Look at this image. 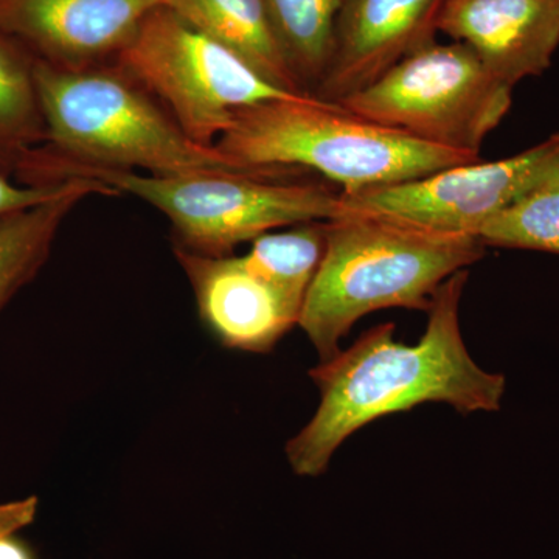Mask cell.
<instances>
[{"label":"cell","mask_w":559,"mask_h":559,"mask_svg":"<svg viewBox=\"0 0 559 559\" xmlns=\"http://www.w3.org/2000/svg\"><path fill=\"white\" fill-rule=\"evenodd\" d=\"M468 278V270H463L441 283L417 344L396 341L395 325L382 323L310 370L319 406L285 450L297 476H322L356 430L419 404H450L460 414L500 411L506 377L481 369L460 329V304Z\"/></svg>","instance_id":"obj_1"},{"label":"cell","mask_w":559,"mask_h":559,"mask_svg":"<svg viewBox=\"0 0 559 559\" xmlns=\"http://www.w3.org/2000/svg\"><path fill=\"white\" fill-rule=\"evenodd\" d=\"M325 253L299 320L320 362L337 355L345 334L370 312H428L441 283L487 253L474 235L423 229L369 213L344 212L325 221Z\"/></svg>","instance_id":"obj_2"},{"label":"cell","mask_w":559,"mask_h":559,"mask_svg":"<svg viewBox=\"0 0 559 559\" xmlns=\"http://www.w3.org/2000/svg\"><path fill=\"white\" fill-rule=\"evenodd\" d=\"M21 168L31 183L91 179L139 198L170 219L176 248L204 257L231 255L267 231L344 213L341 191L280 180L290 171L139 175L60 159L44 150L28 154Z\"/></svg>","instance_id":"obj_3"},{"label":"cell","mask_w":559,"mask_h":559,"mask_svg":"<svg viewBox=\"0 0 559 559\" xmlns=\"http://www.w3.org/2000/svg\"><path fill=\"white\" fill-rule=\"evenodd\" d=\"M35 80L50 142L44 151L60 159L156 176L296 171L250 168L194 142L117 66L64 69L35 60Z\"/></svg>","instance_id":"obj_4"},{"label":"cell","mask_w":559,"mask_h":559,"mask_svg":"<svg viewBox=\"0 0 559 559\" xmlns=\"http://www.w3.org/2000/svg\"><path fill=\"white\" fill-rule=\"evenodd\" d=\"M215 145L259 170L310 168L340 183L341 193L425 178L480 159L419 142L316 97L237 110Z\"/></svg>","instance_id":"obj_5"},{"label":"cell","mask_w":559,"mask_h":559,"mask_svg":"<svg viewBox=\"0 0 559 559\" xmlns=\"http://www.w3.org/2000/svg\"><path fill=\"white\" fill-rule=\"evenodd\" d=\"M116 58L117 68L159 98L182 131L205 146L229 130L237 110L314 97L272 83L167 7L148 14Z\"/></svg>","instance_id":"obj_6"},{"label":"cell","mask_w":559,"mask_h":559,"mask_svg":"<svg viewBox=\"0 0 559 559\" xmlns=\"http://www.w3.org/2000/svg\"><path fill=\"white\" fill-rule=\"evenodd\" d=\"M511 103L513 87L496 79L468 46L454 40L415 51L337 105L419 142L479 157Z\"/></svg>","instance_id":"obj_7"},{"label":"cell","mask_w":559,"mask_h":559,"mask_svg":"<svg viewBox=\"0 0 559 559\" xmlns=\"http://www.w3.org/2000/svg\"><path fill=\"white\" fill-rule=\"evenodd\" d=\"M559 178V132L507 159L454 165L406 182L341 193L344 212L474 235L530 191Z\"/></svg>","instance_id":"obj_8"},{"label":"cell","mask_w":559,"mask_h":559,"mask_svg":"<svg viewBox=\"0 0 559 559\" xmlns=\"http://www.w3.org/2000/svg\"><path fill=\"white\" fill-rule=\"evenodd\" d=\"M444 2L344 0L329 66L312 95L323 102H344L404 58L437 43Z\"/></svg>","instance_id":"obj_9"},{"label":"cell","mask_w":559,"mask_h":559,"mask_svg":"<svg viewBox=\"0 0 559 559\" xmlns=\"http://www.w3.org/2000/svg\"><path fill=\"white\" fill-rule=\"evenodd\" d=\"M165 0H0V32L38 60L86 69L119 53Z\"/></svg>","instance_id":"obj_10"},{"label":"cell","mask_w":559,"mask_h":559,"mask_svg":"<svg viewBox=\"0 0 559 559\" xmlns=\"http://www.w3.org/2000/svg\"><path fill=\"white\" fill-rule=\"evenodd\" d=\"M202 323L221 345L267 353L299 325L304 301L250 270L242 257H204L175 248Z\"/></svg>","instance_id":"obj_11"},{"label":"cell","mask_w":559,"mask_h":559,"mask_svg":"<svg viewBox=\"0 0 559 559\" xmlns=\"http://www.w3.org/2000/svg\"><path fill=\"white\" fill-rule=\"evenodd\" d=\"M439 32L468 46L514 87L550 68L559 47V0H447Z\"/></svg>","instance_id":"obj_12"},{"label":"cell","mask_w":559,"mask_h":559,"mask_svg":"<svg viewBox=\"0 0 559 559\" xmlns=\"http://www.w3.org/2000/svg\"><path fill=\"white\" fill-rule=\"evenodd\" d=\"M164 7L240 53L272 83L308 94L280 49L264 0H165Z\"/></svg>","instance_id":"obj_13"},{"label":"cell","mask_w":559,"mask_h":559,"mask_svg":"<svg viewBox=\"0 0 559 559\" xmlns=\"http://www.w3.org/2000/svg\"><path fill=\"white\" fill-rule=\"evenodd\" d=\"M92 194L119 197L97 180L73 178L70 189L60 197L0 219V311L36 277L49 259L64 219Z\"/></svg>","instance_id":"obj_14"},{"label":"cell","mask_w":559,"mask_h":559,"mask_svg":"<svg viewBox=\"0 0 559 559\" xmlns=\"http://www.w3.org/2000/svg\"><path fill=\"white\" fill-rule=\"evenodd\" d=\"M342 2L264 0L280 49L304 91L308 92L307 86L314 91L329 66Z\"/></svg>","instance_id":"obj_15"},{"label":"cell","mask_w":559,"mask_h":559,"mask_svg":"<svg viewBox=\"0 0 559 559\" xmlns=\"http://www.w3.org/2000/svg\"><path fill=\"white\" fill-rule=\"evenodd\" d=\"M46 138L35 80V60L16 39L0 32V153L14 154L20 162L32 146Z\"/></svg>","instance_id":"obj_16"},{"label":"cell","mask_w":559,"mask_h":559,"mask_svg":"<svg viewBox=\"0 0 559 559\" xmlns=\"http://www.w3.org/2000/svg\"><path fill=\"white\" fill-rule=\"evenodd\" d=\"M325 221L255 238L242 260L250 270L304 301L325 253Z\"/></svg>","instance_id":"obj_17"},{"label":"cell","mask_w":559,"mask_h":559,"mask_svg":"<svg viewBox=\"0 0 559 559\" xmlns=\"http://www.w3.org/2000/svg\"><path fill=\"white\" fill-rule=\"evenodd\" d=\"M558 179L530 191L492 216L476 231V237L487 248L536 250L559 255Z\"/></svg>","instance_id":"obj_18"},{"label":"cell","mask_w":559,"mask_h":559,"mask_svg":"<svg viewBox=\"0 0 559 559\" xmlns=\"http://www.w3.org/2000/svg\"><path fill=\"white\" fill-rule=\"evenodd\" d=\"M73 179L53 183H28L22 187L0 176V219L60 197L72 186Z\"/></svg>","instance_id":"obj_19"},{"label":"cell","mask_w":559,"mask_h":559,"mask_svg":"<svg viewBox=\"0 0 559 559\" xmlns=\"http://www.w3.org/2000/svg\"><path fill=\"white\" fill-rule=\"evenodd\" d=\"M39 500L36 496L0 503V536L14 535L20 530L28 527L38 514Z\"/></svg>","instance_id":"obj_20"},{"label":"cell","mask_w":559,"mask_h":559,"mask_svg":"<svg viewBox=\"0 0 559 559\" xmlns=\"http://www.w3.org/2000/svg\"><path fill=\"white\" fill-rule=\"evenodd\" d=\"M0 559H35L32 551L14 535L0 536Z\"/></svg>","instance_id":"obj_21"},{"label":"cell","mask_w":559,"mask_h":559,"mask_svg":"<svg viewBox=\"0 0 559 559\" xmlns=\"http://www.w3.org/2000/svg\"><path fill=\"white\" fill-rule=\"evenodd\" d=\"M558 182H559V179H558Z\"/></svg>","instance_id":"obj_22"}]
</instances>
